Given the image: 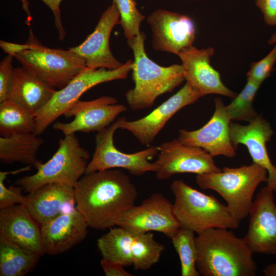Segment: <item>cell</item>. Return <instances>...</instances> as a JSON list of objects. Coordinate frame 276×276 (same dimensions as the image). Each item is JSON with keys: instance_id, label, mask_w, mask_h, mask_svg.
<instances>
[{"instance_id": "obj_1", "label": "cell", "mask_w": 276, "mask_h": 276, "mask_svg": "<svg viewBox=\"0 0 276 276\" xmlns=\"http://www.w3.org/2000/svg\"><path fill=\"white\" fill-rule=\"evenodd\" d=\"M74 188L76 209L89 227L101 231L117 225L138 195L130 177L114 169L85 173Z\"/></svg>"}, {"instance_id": "obj_2", "label": "cell", "mask_w": 276, "mask_h": 276, "mask_svg": "<svg viewBox=\"0 0 276 276\" xmlns=\"http://www.w3.org/2000/svg\"><path fill=\"white\" fill-rule=\"evenodd\" d=\"M196 267L203 276H254L257 265L243 238L228 229L212 228L197 234Z\"/></svg>"}, {"instance_id": "obj_3", "label": "cell", "mask_w": 276, "mask_h": 276, "mask_svg": "<svg viewBox=\"0 0 276 276\" xmlns=\"http://www.w3.org/2000/svg\"><path fill=\"white\" fill-rule=\"evenodd\" d=\"M145 34L127 40L134 60L132 78L134 87L125 93L127 103L133 110L151 107L160 95L172 91L185 80L181 64L162 66L150 59L145 51Z\"/></svg>"}, {"instance_id": "obj_4", "label": "cell", "mask_w": 276, "mask_h": 276, "mask_svg": "<svg viewBox=\"0 0 276 276\" xmlns=\"http://www.w3.org/2000/svg\"><path fill=\"white\" fill-rule=\"evenodd\" d=\"M175 197L174 212L181 226L197 234L212 228L237 229L240 221L213 195L194 189L180 179L170 185Z\"/></svg>"}, {"instance_id": "obj_5", "label": "cell", "mask_w": 276, "mask_h": 276, "mask_svg": "<svg viewBox=\"0 0 276 276\" xmlns=\"http://www.w3.org/2000/svg\"><path fill=\"white\" fill-rule=\"evenodd\" d=\"M268 172L252 163L237 168L224 167L221 171L197 175L196 182L203 190H212L226 201L229 210L239 221L246 218L253 203L258 186L267 182Z\"/></svg>"}, {"instance_id": "obj_6", "label": "cell", "mask_w": 276, "mask_h": 276, "mask_svg": "<svg viewBox=\"0 0 276 276\" xmlns=\"http://www.w3.org/2000/svg\"><path fill=\"white\" fill-rule=\"evenodd\" d=\"M25 44L14 57L29 73L55 89L63 88L86 67L84 60L69 49L42 45L31 29Z\"/></svg>"}, {"instance_id": "obj_7", "label": "cell", "mask_w": 276, "mask_h": 276, "mask_svg": "<svg viewBox=\"0 0 276 276\" xmlns=\"http://www.w3.org/2000/svg\"><path fill=\"white\" fill-rule=\"evenodd\" d=\"M58 145L52 157L42 163L35 173L17 179L15 184L28 193L51 183L74 188L86 173L90 153L80 145L75 133L60 138Z\"/></svg>"}, {"instance_id": "obj_8", "label": "cell", "mask_w": 276, "mask_h": 276, "mask_svg": "<svg viewBox=\"0 0 276 276\" xmlns=\"http://www.w3.org/2000/svg\"><path fill=\"white\" fill-rule=\"evenodd\" d=\"M133 61L128 60L114 70L86 67L65 86L56 90L50 100L34 113L36 135L42 134L58 117L64 115L87 90L102 83L124 79L132 71Z\"/></svg>"}, {"instance_id": "obj_9", "label": "cell", "mask_w": 276, "mask_h": 276, "mask_svg": "<svg viewBox=\"0 0 276 276\" xmlns=\"http://www.w3.org/2000/svg\"><path fill=\"white\" fill-rule=\"evenodd\" d=\"M118 129L117 120L97 132L95 151L85 173L114 168L125 169L134 176H141L148 172H155L157 166L149 160L158 154L157 146H150L133 153L123 152L114 145L113 136Z\"/></svg>"}, {"instance_id": "obj_10", "label": "cell", "mask_w": 276, "mask_h": 276, "mask_svg": "<svg viewBox=\"0 0 276 276\" xmlns=\"http://www.w3.org/2000/svg\"><path fill=\"white\" fill-rule=\"evenodd\" d=\"M117 226L133 235L155 231L170 239L181 226L175 215L173 204L159 193L131 208L121 217Z\"/></svg>"}, {"instance_id": "obj_11", "label": "cell", "mask_w": 276, "mask_h": 276, "mask_svg": "<svg viewBox=\"0 0 276 276\" xmlns=\"http://www.w3.org/2000/svg\"><path fill=\"white\" fill-rule=\"evenodd\" d=\"M159 152L154 162L156 178L168 179L173 175L190 173L202 175L221 171L205 150L182 143L178 139L165 142L157 146Z\"/></svg>"}, {"instance_id": "obj_12", "label": "cell", "mask_w": 276, "mask_h": 276, "mask_svg": "<svg viewBox=\"0 0 276 276\" xmlns=\"http://www.w3.org/2000/svg\"><path fill=\"white\" fill-rule=\"evenodd\" d=\"M117 100L104 96L91 101L77 102L64 116L74 119L68 123L54 122L53 128L61 131L64 135L77 132H99L110 125L116 118L127 110Z\"/></svg>"}, {"instance_id": "obj_13", "label": "cell", "mask_w": 276, "mask_h": 276, "mask_svg": "<svg viewBox=\"0 0 276 276\" xmlns=\"http://www.w3.org/2000/svg\"><path fill=\"white\" fill-rule=\"evenodd\" d=\"M202 97L187 82L147 116L134 121L125 117L117 120L119 129L127 130L142 145H150L167 122L179 110Z\"/></svg>"}, {"instance_id": "obj_14", "label": "cell", "mask_w": 276, "mask_h": 276, "mask_svg": "<svg viewBox=\"0 0 276 276\" xmlns=\"http://www.w3.org/2000/svg\"><path fill=\"white\" fill-rule=\"evenodd\" d=\"M267 186L258 193L250 208L247 232L243 239L254 253L276 255V204Z\"/></svg>"}, {"instance_id": "obj_15", "label": "cell", "mask_w": 276, "mask_h": 276, "mask_svg": "<svg viewBox=\"0 0 276 276\" xmlns=\"http://www.w3.org/2000/svg\"><path fill=\"white\" fill-rule=\"evenodd\" d=\"M152 33L153 50L178 55L192 45L195 27L189 16L164 9L153 11L147 17Z\"/></svg>"}, {"instance_id": "obj_16", "label": "cell", "mask_w": 276, "mask_h": 276, "mask_svg": "<svg viewBox=\"0 0 276 276\" xmlns=\"http://www.w3.org/2000/svg\"><path fill=\"white\" fill-rule=\"evenodd\" d=\"M215 110L210 120L201 128L192 131L180 129L178 140L183 144L200 147L213 157L222 155L233 158L236 155L229 136L228 118L223 100L215 99Z\"/></svg>"}, {"instance_id": "obj_17", "label": "cell", "mask_w": 276, "mask_h": 276, "mask_svg": "<svg viewBox=\"0 0 276 276\" xmlns=\"http://www.w3.org/2000/svg\"><path fill=\"white\" fill-rule=\"evenodd\" d=\"M120 21L119 12L112 2L102 13L93 32L81 44L68 49L84 60L86 67L108 70L120 67L124 63L114 57L109 46L111 32Z\"/></svg>"}, {"instance_id": "obj_18", "label": "cell", "mask_w": 276, "mask_h": 276, "mask_svg": "<svg viewBox=\"0 0 276 276\" xmlns=\"http://www.w3.org/2000/svg\"><path fill=\"white\" fill-rule=\"evenodd\" d=\"M214 53L213 48L198 49L193 45L181 50L177 56L182 62L185 80L201 97L218 94L234 98L237 94L223 83L219 73L210 64Z\"/></svg>"}, {"instance_id": "obj_19", "label": "cell", "mask_w": 276, "mask_h": 276, "mask_svg": "<svg viewBox=\"0 0 276 276\" xmlns=\"http://www.w3.org/2000/svg\"><path fill=\"white\" fill-rule=\"evenodd\" d=\"M229 132L234 147L236 149L240 144L245 145L253 163L267 170V186L276 192V166L271 162L266 148L274 133L269 123L261 115L248 125L231 121Z\"/></svg>"}, {"instance_id": "obj_20", "label": "cell", "mask_w": 276, "mask_h": 276, "mask_svg": "<svg viewBox=\"0 0 276 276\" xmlns=\"http://www.w3.org/2000/svg\"><path fill=\"white\" fill-rule=\"evenodd\" d=\"M88 227L76 208L42 224L41 231L45 254L55 256L67 251L86 238Z\"/></svg>"}, {"instance_id": "obj_21", "label": "cell", "mask_w": 276, "mask_h": 276, "mask_svg": "<svg viewBox=\"0 0 276 276\" xmlns=\"http://www.w3.org/2000/svg\"><path fill=\"white\" fill-rule=\"evenodd\" d=\"M0 235L41 256L45 254L41 226L25 204L0 209Z\"/></svg>"}, {"instance_id": "obj_22", "label": "cell", "mask_w": 276, "mask_h": 276, "mask_svg": "<svg viewBox=\"0 0 276 276\" xmlns=\"http://www.w3.org/2000/svg\"><path fill=\"white\" fill-rule=\"evenodd\" d=\"M25 205L41 226L74 208V188L59 183L43 185L26 196Z\"/></svg>"}, {"instance_id": "obj_23", "label": "cell", "mask_w": 276, "mask_h": 276, "mask_svg": "<svg viewBox=\"0 0 276 276\" xmlns=\"http://www.w3.org/2000/svg\"><path fill=\"white\" fill-rule=\"evenodd\" d=\"M56 90L22 66L14 67L7 99L34 114L50 100Z\"/></svg>"}, {"instance_id": "obj_24", "label": "cell", "mask_w": 276, "mask_h": 276, "mask_svg": "<svg viewBox=\"0 0 276 276\" xmlns=\"http://www.w3.org/2000/svg\"><path fill=\"white\" fill-rule=\"evenodd\" d=\"M33 133H26L0 137V160L3 164L20 163L36 170L42 163L37 158L42 139Z\"/></svg>"}, {"instance_id": "obj_25", "label": "cell", "mask_w": 276, "mask_h": 276, "mask_svg": "<svg viewBox=\"0 0 276 276\" xmlns=\"http://www.w3.org/2000/svg\"><path fill=\"white\" fill-rule=\"evenodd\" d=\"M40 255L0 235V275L24 276L39 262Z\"/></svg>"}, {"instance_id": "obj_26", "label": "cell", "mask_w": 276, "mask_h": 276, "mask_svg": "<svg viewBox=\"0 0 276 276\" xmlns=\"http://www.w3.org/2000/svg\"><path fill=\"white\" fill-rule=\"evenodd\" d=\"M133 235L122 227H111L97 240L102 259L124 267L132 265L131 244Z\"/></svg>"}, {"instance_id": "obj_27", "label": "cell", "mask_w": 276, "mask_h": 276, "mask_svg": "<svg viewBox=\"0 0 276 276\" xmlns=\"http://www.w3.org/2000/svg\"><path fill=\"white\" fill-rule=\"evenodd\" d=\"M34 114L7 99L0 102V134L1 136L33 133L35 130Z\"/></svg>"}, {"instance_id": "obj_28", "label": "cell", "mask_w": 276, "mask_h": 276, "mask_svg": "<svg viewBox=\"0 0 276 276\" xmlns=\"http://www.w3.org/2000/svg\"><path fill=\"white\" fill-rule=\"evenodd\" d=\"M165 249L150 232L133 235L131 244L132 266L135 270H147L157 263Z\"/></svg>"}, {"instance_id": "obj_29", "label": "cell", "mask_w": 276, "mask_h": 276, "mask_svg": "<svg viewBox=\"0 0 276 276\" xmlns=\"http://www.w3.org/2000/svg\"><path fill=\"white\" fill-rule=\"evenodd\" d=\"M195 233L181 226L171 239L180 262L181 276L200 275L196 267Z\"/></svg>"}, {"instance_id": "obj_30", "label": "cell", "mask_w": 276, "mask_h": 276, "mask_svg": "<svg viewBox=\"0 0 276 276\" xmlns=\"http://www.w3.org/2000/svg\"><path fill=\"white\" fill-rule=\"evenodd\" d=\"M261 84L247 79L242 91L237 94L231 103L225 106L226 113L232 121H253L258 116L254 108V99Z\"/></svg>"}, {"instance_id": "obj_31", "label": "cell", "mask_w": 276, "mask_h": 276, "mask_svg": "<svg viewBox=\"0 0 276 276\" xmlns=\"http://www.w3.org/2000/svg\"><path fill=\"white\" fill-rule=\"evenodd\" d=\"M120 15V24L127 40L140 34V27L145 17L137 9L134 0H113Z\"/></svg>"}, {"instance_id": "obj_32", "label": "cell", "mask_w": 276, "mask_h": 276, "mask_svg": "<svg viewBox=\"0 0 276 276\" xmlns=\"http://www.w3.org/2000/svg\"><path fill=\"white\" fill-rule=\"evenodd\" d=\"M14 171L0 172V209L25 203L26 197L22 194L23 190L20 186H10L8 188L4 183L9 175L16 174Z\"/></svg>"}, {"instance_id": "obj_33", "label": "cell", "mask_w": 276, "mask_h": 276, "mask_svg": "<svg viewBox=\"0 0 276 276\" xmlns=\"http://www.w3.org/2000/svg\"><path fill=\"white\" fill-rule=\"evenodd\" d=\"M276 61V42L270 52L259 61L253 62L247 73V79L260 84L270 75Z\"/></svg>"}, {"instance_id": "obj_34", "label": "cell", "mask_w": 276, "mask_h": 276, "mask_svg": "<svg viewBox=\"0 0 276 276\" xmlns=\"http://www.w3.org/2000/svg\"><path fill=\"white\" fill-rule=\"evenodd\" d=\"M13 56L8 54L0 63V102L7 99L11 84L13 68Z\"/></svg>"}, {"instance_id": "obj_35", "label": "cell", "mask_w": 276, "mask_h": 276, "mask_svg": "<svg viewBox=\"0 0 276 276\" xmlns=\"http://www.w3.org/2000/svg\"><path fill=\"white\" fill-rule=\"evenodd\" d=\"M256 4L262 12L265 22L269 26H275L276 0H256Z\"/></svg>"}, {"instance_id": "obj_36", "label": "cell", "mask_w": 276, "mask_h": 276, "mask_svg": "<svg viewBox=\"0 0 276 276\" xmlns=\"http://www.w3.org/2000/svg\"><path fill=\"white\" fill-rule=\"evenodd\" d=\"M52 11L55 20V25L57 29L59 39L62 40L65 35V31L62 25L60 5L62 0H41Z\"/></svg>"}, {"instance_id": "obj_37", "label": "cell", "mask_w": 276, "mask_h": 276, "mask_svg": "<svg viewBox=\"0 0 276 276\" xmlns=\"http://www.w3.org/2000/svg\"><path fill=\"white\" fill-rule=\"evenodd\" d=\"M101 266L106 276H132L124 269L122 265L104 259L101 261Z\"/></svg>"}, {"instance_id": "obj_38", "label": "cell", "mask_w": 276, "mask_h": 276, "mask_svg": "<svg viewBox=\"0 0 276 276\" xmlns=\"http://www.w3.org/2000/svg\"><path fill=\"white\" fill-rule=\"evenodd\" d=\"M25 44L10 42L2 40H0L1 49L9 55L14 57V55L21 51L25 48Z\"/></svg>"}, {"instance_id": "obj_39", "label": "cell", "mask_w": 276, "mask_h": 276, "mask_svg": "<svg viewBox=\"0 0 276 276\" xmlns=\"http://www.w3.org/2000/svg\"><path fill=\"white\" fill-rule=\"evenodd\" d=\"M263 272L265 276H276V262L266 266L264 268Z\"/></svg>"}, {"instance_id": "obj_40", "label": "cell", "mask_w": 276, "mask_h": 276, "mask_svg": "<svg viewBox=\"0 0 276 276\" xmlns=\"http://www.w3.org/2000/svg\"><path fill=\"white\" fill-rule=\"evenodd\" d=\"M22 3V7L23 9L26 12L28 17L29 18L28 20L30 21L31 20V14L29 8V2L27 0H20Z\"/></svg>"}, {"instance_id": "obj_41", "label": "cell", "mask_w": 276, "mask_h": 276, "mask_svg": "<svg viewBox=\"0 0 276 276\" xmlns=\"http://www.w3.org/2000/svg\"><path fill=\"white\" fill-rule=\"evenodd\" d=\"M276 42V32L273 34L268 41L269 44H273Z\"/></svg>"}, {"instance_id": "obj_42", "label": "cell", "mask_w": 276, "mask_h": 276, "mask_svg": "<svg viewBox=\"0 0 276 276\" xmlns=\"http://www.w3.org/2000/svg\"><path fill=\"white\" fill-rule=\"evenodd\" d=\"M190 1H198L199 0H190Z\"/></svg>"}]
</instances>
